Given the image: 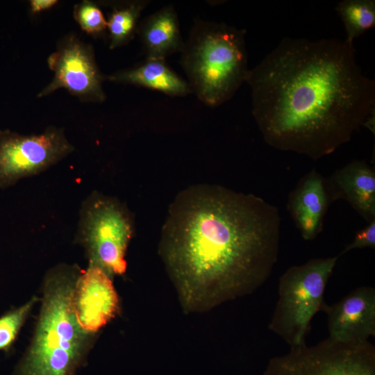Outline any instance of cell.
I'll return each instance as SVG.
<instances>
[{
    "label": "cell",
    "instance_id": "8992f818",
    "mask_svg": "<svg viewBox=\"0 0 375 375\" xmlns=\"http://www.w3.org/2000/svg\"><path fill=\"white\" fill-rule=\"evenodd\" d=\"M133 233V215L117 199L94 192L83 202L76 238L90 265L110 276L125 274V256Z\"/></svg>",
    "mask_w": 375,
    "mask_h": 375
},
{
    "label": "cell",
    "instance_id": "9a60e30c",
    "mask_svg": "<svg viewBox=\"0 0 375 375\" xmlns=\"http://www.w3.org/2000/svg\"><path fill=\"white\" fill-rule=\"evenodd\" d=\"M108 79L152 89L169 96L183 97L192 92L188 83L174 73L165 60L146 59L134 68L110 75Z\"/></svg>",
    "mask_w": 375,
    "mask_h": 375
},
{
    "label": "cell",
    "instance_id": "ba28073f",
    "mask_svg": "<svg viewBox=\"0 0 375 375\" xmlns=\"http://www.w3.org/2000/svg\"><path fill=\"white\" fill-rule=\"evenodd\" d=\"M74 149L61 128L50 126L35 135L0 130V188L44 171Z\"/></svg>",
    "mask_w": 375,
    "mask_h": 375
},
{
    "label": "cell",
    "instance_id": "8fae6325",
    "mask_svg": "<svg viewBox=\"0 0 375 375\" xmlns=\"http://www.w3.org/2000/svg\"><path fill=\"white\" fill-rule=\"evenodd\" d=\"M327 317L328 338L342 343L362 344L375 337V289L359 287L322 308Z\"/></svg>",
    "mask_w": 375,
    "mask_h": 375
},
{
    "label": "cell",
    "instance_id": "277c9868",
    "mask_svg": "<svg viewBox=\"0 0 375 375\" xmlns=\"http://www.w3.org/2000/svg\"><path fill=\"white\" fill-rule=\"evenodd\" d=\"M246 31L224 23L194 21L184 42L181 65L199 100L217 106L229 100L249 72Z\"/></svg>",
    "mask_w": 375,
    "mask_h": 375
},
{
    "label": "cell",
    "instance_id": "5b68a950",
    "mask_svg": "<svg viewBox=\"0 0 375 375\" xmlns=\"http://www.w3.org/2000/svg\"><path fill=\"white\" fill-rule=\"evenodd\" d=\"M339 257L310 259L290 267L280 277L268 328L290 348L306 344L312 319L326 303V286Z\"/></svg>",
    "mask_w": 375,
    "mask_h": 375
},
{
    "label": "cell",
    "instance_id": "e0dca14e",
    "mask_svg": "<svg viewBox=\"0 0 375 375\" xmlns=\"http://www.w3.org/2000/svg\"><path fill=\"white\" fill-rule=\"evenodd\" d=\"M347 33L345 41L353 40L375 25V1L344 0L335 8Z\"/></svg>",
    "mask_w": 375,
    "mask_h": 375
},
{
    "label": "cell",
    "instance_id": "4fadbf2b",
    "mask_svg": "<svg viewBox=\"0 0 375 375\" xmlns=\"http://www.w3.org/2000/svg\"><path fill=\"white\" fill-rule=\"evenodd\" d=\"M329 204L326 178L316 169H312L290 193L287 203L303 240H312L322 231Z\"/></svg>",
    "mask_w": 375,
    "mask_h": 375
},
{
    "label": "cell",
    "instance_id": "2e32d148",
    "mask_svg": "<svg viewBox=\"0 0 375 375\" xmlns=\"http://www.w3.org/2000/svg\"><path fill=\"white\" fill-rule=\"evenodd\" d=\"M148 0L126 1L113 6L107 21L110 49L123 46L134 37L142 10Z\"/></svg>",
    "mask_w": 375,
    "mask_h": 375
},
{
    "label": "cell",
    "instance_id": "ffe728a7",
    "mask_svg": "<svg viewBox=\"0 0 375 375\" xmlns=\"http://www.w3.org/2000/svg\"><path fill=\"white\" fill-rule=\"evenodd\" d=\"M362 248L375 249V220L369 222L367 226L359 231L352 242L346 246L339 256L353 249Z\"/></svg>",
    "mask_w": 375,
    "mask_h": 375
},
{
    "label": "cell",
    "instance_id": "30bf717a",
    "mask_svg": "<svg viewBox=\"0 0 375 375\" xmlns=\"http://www.w3.org/2000/svg\"><path fill=\"white\" fill-rule=\"evenodd\" d=\"M73 304L81 328L97 333L119 313L118 294L110 276L99 266L89 265L81 272L76 283Z\"/></svg>",
    "mask_w": 375,
    "mask_h": 375
},
{
    "label": "cell",
    "instance_id": "6da1fadb",
    "mask_svg": "<svg viewBox=\"0 0 375 375\" xmlns=\"http://www.w3.org/2000/svg\"><path fill=\"white\" fill-rule=\"evenodd\" d=\"M278 209L253 194L199 184L179 192L161 230L158 255L186 315L250 295L277 262Z\"/></svg>",
    "mask_w": 375,
    "mask_h": 375
},
{
    "label": "cell",
    "instance_id": "d6986e66",
    "mask_svg": "<svg viewBox=\"0 0 375 375\" xmlns=\"http://www.w3.org/2000/svg\"><path fill=\"white\" fill-rule=\"evenodd\" d=\"M74 15L81 28L90 35H99L107 30V21L97 5L83 1L74 8Z\"/></svg>",
    "mask_w": 375,
    "mask_h": 375
},
{
    "label": "cell",
    "instance_id": "52a82bcc",
    "mask_svg": "<svg viewBox=\"0 0 375 375\" xmlns=\"http://www.w3.org/2000/svg\"><path fill=\"white\" fill-rule=\"evenodd\" d=\"M262 375H375V346L369 341L347 344L328 337L272 358Z\"/></svg>",
    "mask_w": 375,
    "mask_h": 375
},
{
    "label": "cell",
    "instance_id": "9c48e42d",
    "mask_svg": "<svg viewBox=\"0 0 375 375\" xmlns=\"http://www.w3.org/2000/svg\"><path fill=\"white\" fill-rule=\"evenodd\" d=\"M47 63L54 76L39 93V97L65 88L81 99L95 102L105 99L103 76L92 49L75 35L61 41L56 51L49 56Z\"/></svg>",
    "mask_w": 375,
    "mask_h": 375
},
{
    "label": "cell",
    "instance_id": "ac0fdd59",
    "mask_svg": "<svg viewBox=\"0 0 375 375\" xmlns=\"http://www.w3.org/2000/svg\"><path fill=\"white\" fill-rule=\"evenodd\" d=\"M37 298L0 317V351L7 350L15 341Z\"/></svg>",
    "mask_w": 375,
    "mask_h": 375
},
{
    "label": "cell",
    "instance_id": "5bb4252c",
    "mask_svg": "<svg viewBox=\"0 0 375 375\" xmlns=\"http://www.w3.org/2000/svg\"><path fill=\"white\" fill-rule=\"evenodd\" d=\"M138 31L146 59L165 60L167 56L181 52L184 45L178 15L172 5L145 18Z\"/></svg>",
    "mask_w": 375,
    "mask_h": 375
},
{
    "label": "cell",
    "instance_id": "7c38bea8",
    "mask_svg": "<svg viewBox=\"0 0 375 375\" xmlns=\"http://www.w3.org/2000/svg\"><path fill=\"white\" fill-rule=\"evenodd\" d=\"M330 203L347 201L367 223L375 220V171L365 160H354L326 179Z\"/></svg>",
    "mask_w": 375,
    "mask_h": 375
},
{
    "label": "cell",
    "instance_id": "3957f363",
    "mask_svg": "<svg viewBox=\"0 0 375 375\" xmlns=\"http://www.w3.org/2000/svg\"><path fill=\"white\" fill-rule=\"evenodd\" d=\"M81 272L67 265L48 272L34 336L14 375H74L92 337L79 326L74 309Z\"/></svg>",
    "mask_w": 375,
    "mask_h": 375
},
{
    "label": "cell",
    "instance_id": "7a4b0ae2",
    "mask_svg": "<svg viewBox=\"0 0 375 375\" xmlns=\"http://www.w3.org/2000/svg\"><path fill=\"white\" fill-rule=\"evenodd\" d=\"M245 82L265 142L313 160L349 142L374 110L375 82L345 40L285 38Z\"/></svg>",
    "mask_w": 375,
    "mask_h": 375
},
{
    "label": "cell",
    "instance_id": "44dd1931",
    "mask_svg": "<svg viewBox=\"0 0 375 375\" xmlns=\"http://www.w3.org/2000/svg\"><path fill=\"white\" fill-rule=\"evenodd\" d=\"M58 3L56 0H32L30 9L33 13H38L49 10Z\"/></svg>",
    "mask_w": 375,
    "mask_h": 375
}]
</instances>
